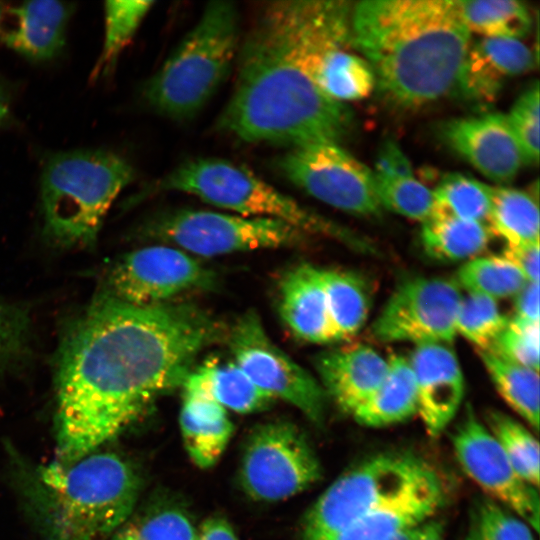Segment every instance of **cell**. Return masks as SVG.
Segmentation results:
<instances>
[{
	"mask_svg": "<svg viewBox=\"0 0 540 540\" xmlns=\"http://www.w3.org/2000/svg\"><path fill=\"white\" fill-rule=\"evenodd\" d=\"M194 304H129L102 296L69 330L56 374L55 460L100 449L182 386L197 356L221 335Z\"/></svg>",
	"mask_w": 540,
	"mask_h": 540,
	"instance_id": "obj_1",
	"label": "cell"
},
{
	"mask_svg": "<svg viewBox=\"0 0 540 540\" xmlns=\"http://www.w3.org/2000/svg\"><path fill=\"white\" fill-rule=\"evenodd\" d=\"M470 34L457 0H366L351 11V45L382 91L403 105L457 89Z\"/></svg>",
	"mask_w": 540,
	"mask_h": 540,
	"instance_id": "obj_2",
	"label": "cell"
},
{
	"mask_svg": "<svg viewBox=\"0 0 540 540\" xmlns=\"http://www.w3.org/2000/svg\"><path fill=\"white\" fill-rule=\"evenodd\" d=\"M234 91L217 127L248 143L291 148L336 143L347 135L352 114L324 94L256 26L239 53Z\"/></svg>",
	"mask_w": 540,
	"mask_h": 540,
	"instance_id": "obj_3",
	"label": "cell"
},
{
	"mask_svg": "<svg viewBox=\"0 0 540 540\" xmlns=\"http://www.w3.org/2000/svg\"><path fill=\"white\" fill-rule=\"evenodd\" d=\"M8 448L13 481L40 540H110L137 508L138 468L98 449L71 462L35 463Z\"/></svg>",
	"mask_w": 540,
	"mask_h": 540,
	"instance_id": "obj_4",
	"label": "cell"
},
{
	"mask_svg": "<svg viewBox=\"0 0 540 540\" xmlns=\"http://www.w3.org/2000/svg\"><path fill=\"white\" fill-rule=\"evenodd\" d=\"M135 178L132 165L104 149L50 155L40 176L44 232L62 247H85L97 239L112 203Z\"/></svg>",
	"mask_w": 540,
	"mask_h": 540,
	"instance_id": "obj_5",
	"label": "cell"
},
{
	"mask_svg": "<svg viewBox=\"0 0 540 540\" xmlns=\"http://www.w3.org/2000/svg\"><path fill=\"white\" fill-rule=\"evenodd\" d=\"M239 36L235 4L223 0L208 3L197 23L145 84L147 104L172 120L196 116L230 74Z\"/></svg>",
	"mask_w": 540,
	"mask_h": 540,
	"instance_id": "obj_6",
	"label": "cell"
},
{
	"mask_svg": "<svg viewBox=\"0 0 540 540\" xmlns=\"http://www.w3.org/2000/svg\"><path fill=\"white\" fill-rule=\"evenodd\" d=\"M178 191L245 217L284 221L307 235H320L366 249L351 232L302 206L243 165L221 158L186 161L146 192Z\"/></svg>",
	"mask_w": 540,
	"mask_h": 540,
	"instance_id": "obj_7",
	"label": "cell"
},
{
	"mask_svg": "<svg viewBox=\"0 0 540 540\" xmlns=\"http://www.w3.org/2000/svg\"><path fill=\"white\" fill-rule=\"evenodd\" d=\"M434 469L406 452L365 458L341 474L306 513L301 540H323L399 495Z\"/></svg>",
	"mask_w": 540,
	"mask_h": 540,
	"instance_id": "obj_8",
	"label": "cell"
},
{
	"mask_svg": "<svg viewBox=\"0 0 540 540\" xmlns=\"http://www.w3.org/2000/svg\"><path fill=\"white\" fill-rule=\"evenodd\" d=\"M145 233L191 255L220 256L259 249L301 246L308 235L272 218L179 209L154 217Z\"/></svg>",
	"mask_w": 540,
	"mask_h": 540,
	"instance_id": "obj_9",
	"label": "cell"
},
{
	"mask_svg": "<svg viewBox=\"0 0 540 540\" xmlns=\"http://www.w3.org/2000/svg\"><path fill=\"white\" fill-rule=\"evenodd\" d=\"M321 476L322 467L315 451L293 423L270 421L250 434L239 479L251 499L282 501L307 490Z\"/></svg>",
	"mask_w": 540,
	"mask_h": 540,
	"instance_id": "obj_10",
	"label": "cell"
},
{
	"mask_svg": "<svg viewBox=\"0 0 540 540\" xmlns=\"http://www.w3.org/2000/svg\"><path fill=\"white\" fill-rule=\"evenodd\" d=\"M228 344L234 362L259 389L323 424L328 397L320 382L271 340L256 312L236 320Z\"/></svg>",
	"mask_w": 540,
	"mask_h": 540,
	"instance_id": "obj_11",
	"label": "cell"
},
{
	"mask_svg": "<svg viewBox=\"0 0 540 540\" xmlns=\"http://www.w3.org/2000/svg\"><path fill=\"white\" fill-rule=\"evenodd\" d=\"M277 168L293 185L344 212L379 215L373 172L336 143L291 148Z\"/></svg>",
	"mask_w": 540,
	"mask_h": 540,
	"instance_id": "obj_12",
	"label": "cell"
},
{
	"mask_svg": "<svg viewBox=\"0 0 540 540\" xmlns=\"http://www.w3.org/2000/svg\"><path fill=\"white\" fill-rule=\"evenodd\" d=\"M215 273L193 255L169 245H153L122 256L108 275V294L117 300L154 306L215 286Z\"/></svg>",
	"mask_w": 540,
	"mask_h": 540,
	"instance_id": "obj_13",
	"label": "cell"
},
{
	"mask_svg": "<svg viewBox=\"0 0 540 540\" xmlns=\"http://www.w3.org/2000/svg\"><path fill=\"white\" fill-rule=\"evenodd\" d=\"M461 299L455 280H406L393 291L376 317L372 335L385 343L450 344L456 337L455 321Z\"/></svg>",
	"mask_w": 540,
	"mask_h": 540,
	"instance_id": "obj_14",
	"label": "cell"
},
{
	"mask_svg": "<svg viewBox=\"0 0 540 540\" xmlns=\"http://www.w3.org/2000/svg\"><path fill=\"white\" fill-rule=\"evenodd\" d=\"M452 445L460 466L486 497L514 513L537 532L540 520L538 488L517 474L493 435L471 408L466 410L456 427Z\"/></svg>",
	"mask_w": 540,
	"mask_h": 540,
	"instance_id": "obj_15",
	"label": "cell"
},
{
	"mask_svg": "<svg viewBox=\"0 0 540 540\" xmlns=\"http://www.w3.org/2000/svg\"><path fill=\"white\" fill-rule=\"evenodd\" d=\"M443 136L454 151L497 183L511 181L525 163L506 116L500 113L451 120L443 127Z\"/></svg>",
	"mask_w": 540,
	"mask_h": 540,
	"instance_id": "obj_16",
	"label": "cell"
},
{
	"mask_svg": "<svg viewBox=\"0 0 540 540\" xmlns=\"http://www.w3.org/2000/svg\"><path fill=\"white\" fill-rule=\"evenodd\" d=\"M417 392V414L427 434L438 437L456 415L465 392L464 375L448 344L417 345L409 358Z\"/></svg>",
	"mask_w": 540,
	"mask_h": 540,
	"instance_id": "obj_17",
	"label": "cell"
},
{
	"mask_svg": "<svg viewBox=\"0 0 540 540\" xmlns=\"http://www.w3.org/2000/svg\"><path fill=\"white\" fill-rule=\"evenodd\" d=\"M286 56L328 97L344 103L368 96L375 74L362 57L331 43L284 45Z\"/></svg>",
	"mask_w": 540,
	"mask_h": 540,
	"instance_id": "obj_18",
	"label": "cell"
},
{
	"mask_svg": "<svg viewBox=\"0 0 540 540\" xmlns=\"http://www.w3.org/2000/svg\"><path fill=\"white\" fill-rule=\"evenodd\" d=\"M442 479L434 470L394 498L323 540H386L431 520L444 504Z\"/></svg>",
	"mask_w": 540,
	"mask_h": 540,
	"instance_id": "obj_19",
	"label": "cell"
},
{
	"mask_svg": "<svg viewBox=\"0 0 540 540\" xmlns=\"http://www.w3.org/2000/svg\"><path fill=\"white\" fill-rule=\"evenodd\" d=\"M316 370L327 397L351 415L381 384L388 360L370 346L354 344L320 354Z\"/></svg>",
	"mask_w": 540,
	"mask_h": 540,
	"instance_id": "obj_20",
	"label": "cell"
},
{
	"mask_svg": "<svg viewBox=\"0 0 540 540\" xmlns=\"http://www.w3.org/2000/svg\"><path fill=\"white\" fill-rule=\"evenodd\" d=\"M533 65V53L518 39L482 37L469 44L456 90L470 100L491 101L507 79Z\"/></svg>",
	"mask_w": 540,
	"mask_h": 540,
	"instance_id": "obj_21",
	"label": "cell"
},
{
	"mask_svg": "<svg viewBox=\"0 0 540 540\" xmlns=\"http://www.w3.org/2000/svg\"><path fill=\"white\" fill-rule=\"evenodd\" d=\"M278 296L280 317L293 336L313 344L336 342L320 268L292 267L280 281Z\"/></svg>",
	"mask_w": 540,
	"mask_h": 540,
	"instance_id": "obj_22",
	"label": "cell"
},
{
	"mask_svg": "<svg viewBox=\"0 0 540 540\" xmlns=\"http://www.w3.org/2000/svg\"><path fill=\"white\" fill-rule=\"evenodd\" d=\"M73 10L70 3L55 0L23 2L8 10L12 23L2 32V40L29 61H49L65 46Z\"/></svg>",
	"mask_w": 540,
	"mask_h": 540,
	"instance_id": "obj_23",
	"label": "cell"
},
{
	"mask_svg": "<svg viewBox=\"0 0 540 540\" xmlns=\"http://www.w3.org/2000/svg\"><path fill=\"white\" fill-rule=\"evenodd\" d=\"M179 425L188 456L201 469L218 462L234 430L227 410L208 394L192 388H183Z\"/></svg>",
	"mask_w": 540,
	"mask_h": 540,
	"instance_id": "obj_24",
	"label": "cell"
},
{
	"mask_svg": "<svg viewBox=\"0 0 540 540\" xmlns=\"http://www.w3.org/2000/svg\"><path fill=\"white\" fill-rule=\"evenodd\" d=\"M372 172L381 208L421 223L432 215L433 192L416 179L395 143L388 142L381 148Z\"/></svg>",
	"mask_w": 540,
	"mask_h": 540,
	"instance_id": "obj_25",
	"label": "cell"
},
{
	"mask_svg": "<svg viewBox=\"0 0 540 540\" xmlns=\"http://www.w3.org/2000/svg\"><path fill=\"white\" fill-rule=\"evenodd\" d=\"M182 388L200 390L226 410L240 414L265 410L275 400L259 389L234 361L222 362L216 358L207 359L192 369Z\"/></svg>",
	"mask_w": 540,
	"mask_h": 540,
	"instance_id": "obj_26",
	"label": "cell"
},
{
	"mask_svg": "<svg viewBox=\"0 0 540 540\" xmlns=\"http://www.w3.org/2000/svg\"><path fill=\"white\" fill-rule=\"evenodd\" d=\"M417 414V392L408 358L393 355L387 373L374 393L351 414L366 427L394 425Z\"/></svg>",
	"mask_w": 540,
	"mask_h": 540,
	"instance_id": "obj_27",
	"label": "cell"
},
{
	"mask_svg": "<svg viewBox=\"0 0 540 540\" xmlns=\"http://www.w3.org/2000/svg\"><path fill=\"white\" fill-rule=\"evenodd\" d=\"M491 231L487 224L432 213L422 222L421 243L428 256L444 262L470 260L488 246Z\"/></svg>",
	"mask_w": 540,
	"mask_h": 540,
	"instance_id": "obj_28",
	"label": "cell"
},
{
	"mask_svg": "<svg viewBox=\"0 0 540 540\" xmlns=\"http://www.w3.org/2000/svg\"><path fill=\"white\" fill-rule=\"evenodd\" d=\"M328 313L335 341L346 340L360 331L370 311V291L356 273L320 268Z\"/></svg>",
	"mask_w": 540,
	"mask_h": 540,
	"instance_id": "obj_29",
	"label": "cell"
},
{
	"mask_svg": "<svg viewBox=\"0 0 540 540\" xmlns=\"http://www.w3.org/2000/svg\"><path fill=\"white\" fill-rule=\"evenodd\" d=\"M505 403L535 432L539 430V371L506 360L491 351H477Z\"/></svg>",
	"mask_w": 540,
	"mask_h": 540,
	"instance_id": "obj_30",
	"label": "cell"
},
{
	"mask_svg": "<svg viewBox=\"0 0 540 540\" xmlns=\"http://www.w3.org/2000/svg\"><path fill=\"white\" fill-rule=\"evenodd\" d=\"M487 225L506 245L537 242L540 225L537 200L518 189L492 187Z\"/></svg>",
	"mask_w": 540,
	"mask_h": 540,
	"instance_id": "obj_31",
	"label": "cell"
},
{
	"mask_svg": "<svg viewBox=\"0 0 540 540\" xmlns=\"http://www.w3.org/2000/svg\"><path fill=\"white\" fill-rule=\"evenodd\" d=\"M196 535L188 511L162 501L136 508L110 540H195Z\"/></svg>",
	"mask_w": 540,
	"mask_h": 540,
	"instance_id": "obj_32",
	"label": "cell"
},
{
	"mask_svg": "<svg viewBox=\"0 0 540 540\" xmlns=\"http://www.w3.org/2000/svg\"><path fill=\"white\" fill-rule=\"evenodd\" d=\"M461 17L469 30L489 38L518 39L531 26L524 3L515 0H457Z\"/></svg>",
	"mask_w": 540,
	"mask_h": 540,
	"instance_id": "obj_33",
	"label": "cell"
},
{
	"mask_svg": "<svg viewBox=\"0 0 540 540\" xmlns=\"http://www.w3.org/2000/svg\"><path fill=\"white\" fill-rule=\"evenodd\" d=\"M154 4L155 1L152 0L105 2L104 38L102 50L93 69L94 77L106 75L114 67Z\"/></svg>",
	"mask_w": 540,
	"mask_h": 540,
	"instance_id": "obj_34",
	"label": "cell"
},
{
	"mask_svg": "<svg viewBox=\"0 0 540 540\" xmlns=\"http://www.w3.org/2000/svg\"><path fill=\"white\" fill-rule=\"evenodd\" d=\"M456 280L468 294L495 301L514 297L527 283L522 274L500 255L477 256L466 261L459 268Z\"/></svg>",
	"mask_w": 540,
	"mask_h": 540,
	"instance_id": "obj_35",
	"label": "cell"
},
{
	"mask_svg": "<svg viewBox=\"0 0 540 540\" xmlns=\"http://www.w3.org/2000/svg\"><path fill=\"white\" fill-rule=\"evenodd\" d=\"M517 474L530 485L539 487V443L531 431L513 417L492 411L485 424Z\"/></svg>",
	"mask_w": 540,
	"mask_h": 540,
	"instance_id": "obj_36",
	"label": "cell"
},
{
	"mask_svg": "<svg viewBox=\"0 0 540 540\" xmlns=\"http://www.w3.org/2000/svg\"><path fill=\"white\" fill-rule=\"evenodd\" d=\"M491 190V186L472 177L460 173H450L442 178L433 191L434 208L432 213L487 224Z\"/></svg>",
	"mask_w": 540,
	"mask_h": 540,
	"instance_id": "obj_37",
	"label": "cell"
},
{
	"mask_svg": "<svg viewBox=\"0 0 540 540\" xmlns=\"http://www.w3.org/2000/svg\"><path fill=\"white\" fill-rule=\"evenodd\" d=\"M497 301L475 294L462 296L456 321V336L460 335L476 347V351H487L508 324Z\"/></svg>",
	"mask_w": 540,
	"mask_h": 540,
	"instance_id": "obj_38",
	"label": "cell"
},
{
	"mask_svg": "<svg viewBox=\"0 0 540 540\" xmlns=\"http://www.w3.org/2000/svg\"><path fill=\"white\" fill-rule=\"evenodd\" d=\"M533 531L514 513L484 496L470 511L465 540H536Z\"/></svg>",
	"mask_w": 540,
	"mask_h": 540,
	"instance_id": "obj_39",
	"label": "cell"
},
{
	"mask_svg": "<svg viewBox=\"0 0 540 540\" xmlns=\"http://www.w3.org/2000/svg\"><path fill=\"white\" fill-rule=\"evenodd\" d=\"M539 322L509 318L506 328L487 351L513 363L539 371Z\"/></svg>",
	"mask_w": 540,
	"mask_h": 540,
	"instance_id": "obj_40",
	"label": "cell"
},
{
	"mask_svg": "<svg viewBox=\"0 0 540 540\" xmlns=\"http://www.w3.org/2000/svg\"><path fill=\"white\" fill-rule=\"evenodd\" d=\"M507 122L525 159L533 164L539 158V85L535 82L516 101Z\"/></svg>",
	"mask_w": 540,
	"mask_h": 540,
	"instance_id": "obj_41",
	"label": "cell"
},
{
	"mask_svg": "<svg viewBox=\"0 0 540 540\" xmlns=\"http://www.w3.org/2000/svg\"><path fill=\"white\" fill-rule=\"evenodd\" d=\"M30 319L16 304L0 302V374L10 368L25 352Z\"/></svg>",
	"mask_w": 540,
	"mask_h": 540,
	"instance_id": "obj_42",
	"label": "cell"
},
{
	"mask_svg": "<svg viewBox=\"0 0 540 540\" xmlns=\"http://www.w3.org/2000/svg\"><path fill=\"white\" fill-rule=\"evenodd\" d=\"M539 241L506 245L501 257L512 264L527 282H539Z\"/></svg>",
	"mask_w": 540,
	"mask_h": 540,
	"instance_id": "obj_43",
	"label": "cell"
},
{
	"mask_svg": "<svg viewBox=\"0 0 540 540\" xmlns=\"http://www.w3.org/2000/svg\"><path fill=\"white\" fill-rule=\"evenodd\" d=\"M512 319L539 322V282H527L514 296V315Z\"/></svg>",
	"mask_w": 540,
	"mask_h": 540,
	"instance_id": "obj_44",
	"label": "cell"
},
{
	"mask_svg": "<svg viewBox=\"0 0 540 540\" xmlns=\"http://www.w3.org/2000/svg\"><path fill=\"white\" fill-rule=\"evenodd\" d=\"M195 540H239V538L225 518L213 516L206 519L197 529Z\"/></svg>",
	"mask_w": 540,
	"mask_h": 540,
	"instance_id": "obj_45",
	"label": "cell"
},
{
	"mask_svg": "<svg viewBox=\"0 0 540 540\" xmlns=\"http://www.w3.org/2000/svg\"><path fill=\"white\" fill-rule=\"evenodd\" d=\"M437 522L428 520L424 523L404 529L386 540H421L427 536L436 526Z\"/></svg>",
	"mask_w": 540,
	"mask_h": 540,
	"instance_id": "obj_46",
	"label": "cell"
},
{
	"mask_svg": "<svg viewBox=\"0 0 540 540\" xmlns=\"http://www.w3.org/2000/svg\"><path fill=\"white\" fill-rule=\"evenodd\" d=\"M421 540H443L441 525L438 523V525Z\"/></svg>",
	"mask_w": 540,
	"mask_h": 540,
	"instance_id": "obj_47",
	"label": "cell"
},
{
	"mask_svg": "<svg viewBox=\"0 0 540 540\" xmlns=\"http://www.w3.org/2000/svg\"><path fill=\"white\" fill-rule=\"evenodd\" d=\"M8 115V109L6 104L0 99V123L6 118Z\"/></svg>",
	"mask_w": 540,
	"mask_h": 540,
	"instance_id": "obj_48",
	"label": "cell"
},
{
	"mask_svg": "<svg viewBox=\"0 0 540 540\" xmlns=\"http://www.w3.org/2000/svg\"><path fill=\"white\" fill-rule=\"evenodd\" d=\"M2 19H3V8L1 7V4H0V33H1V27H2Z\"/></svg>",
	"mask_w": 540,
	"mask_h": 540,
	"instance_id": "obj_49",
	"label": "cell"
}]
</instances>
